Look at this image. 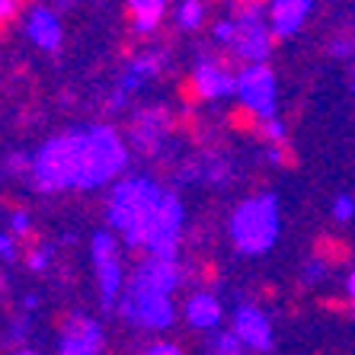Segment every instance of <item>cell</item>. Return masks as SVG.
Returning a JSON list of instances; mask_svg holds the SVG:
<instances>
[{"label": "cell", "instance_id": "obj_6", "mask_svg": "<svg viewBox=\"0 0 355 355\" xmlns=\"http://www.w3.org/2000/svg\"><path fill=\"white\" fill-rule=\"evenodd\" d=\"M55 330L64 339V352H96L99 349V330L96 323H90L87 317L61 311L55 317Z\"/></svg>", "mask_w": 355, "mask_h": 355}, {"label": "cell", "instance_id": "obj_9", "mask_svg": "<svg viewBox=\"0 0 355 355\" xmlns=\"http://www.w3.org/2000/svg\"><path fill=\"white\" fill-rule=\"evenodd\" d=\"M164 13H166V0H125L122 26L125 29L157 33V26H164Z\"/></svg>", "mask_w": 355, "mask_h": 355}, {"label": "cell", "instance_id": "obj_1", "mask_svg": "<svg viewBox=\"0 0 355 355\" xmlns=\"http://www.w3.org/2000/svg\"><path fill=\"white\" fill-rule=\"evenodd\" d=\"M122 164V148L106 132L96 138H58L35 160V180L42 189H58L74 182H99Z\"/></svg>", "mask_w": 355, "mask_h": 355}, {"label": "cell", "instance_id": "obj_12", "mask_svg": "<svg viewBox=\"0 0 355 355\" xmlns=\"http://www.w3.org/2000/svg\"><path fill=\"white\" fill-rule=\"evenodd\" d=\"M237 339L250 349H269V323L259 311H240L237 314V327H234Z\"/></svg>", "mask_w": 355, "mask_h": 355}, {"label": "cell", "instance_id": "obj_7", "mask_svg": "<svg viewBox=\"0 0 355 355\" xmlns=\"http://www.w3.org/2000/svg\"><path fill=\"white\" fill-rule=\"evenodd\" d=\"M166 135L189 141L192 148H208L211 144V125L205 122L202 109H166Z\"/></svg>", "mask_w": 355, "mask_h": 355}, {"label": "cell", "instance_id": "obj_11", "mask_svg": "<svg viewBox=\"0 0 355 355\" xmlns=\"http://www.w3.org/2000/svg\"><path fill=\"white\" fill-rule=\"evenodd\" d=\"M93 253H96V269H99V282H103V291L106 297H112L119 285V250H116V240L99 234L96 243H93Z\"/></svg>", "mask_w": 355, "mask_h": 355}, {"label": "cell", "instance_id": "obj_23", "mask_svg": "<svg viewBox=\"0 0 355 355\" xmlns=\"http://www.w3.org/2000/svg\"><path fill=\"white\" fill-rule=\"evenodd\" d=\"M349 291H352V295H355V272L349 275Z\"/></svg>", "mask_w": 355, "mask_h": 355}, {"label": "cell", "instance_id": "obj_21", "mask_svg": "<svg viewBox=\"0 0 355 355\" xmlns=\"http://www.w3.org/2000/svg\"><path fill=\"white\" fill-rule=\"evenodd\" d=\"M349 215H352V202H349V198H339L336 202V218L339 221H346Z\"/></svg>", "mask_w": 355, "mask_h": 355}, {"label": "cell", "instance_id": "obj_10", "mask_svg": "<svg viewBox=\"0 0 355 355\" xmlns=\"http://www.w3.org/2000/svg\"><path fill=\"white\" fill-rule=\"evenodd\" d=\"M272 80L275 77H272V71H269V64H266V61H257L247 74L240 77L237 90H240V96H247L250 103L269 109L272 106Z\"/></svg>", "mask_w": 355, "mask_h": 355}, {"label": "cell", "instance_id": "obj_19", "mask_svg": "<svg viewBox=\"0 0 355 355\" xmlns=\"http://www.w3.org/2000/svg\"><path fill=\"white\" fill-rule=\"evenodd\" d=\"M227 3H231L227 7L231 19H263L272 7V0H227Z\"/></svg>", "mask_w": 355, "mask_h": 355}, {"label": "cell", "instance_id": "obj_13", "mask_svg": "<svg viewBox=\"0 0 355 355\" xmlns=\"http://www.w3.org/2000/svg\"><path fill=\"white\" fill-rule=\"evenodd\" d=\"M26 33H29V39L45 51H55L61 42V26L49 10H35L33 17H29V23H26Z\"/></svg>", "mask_w": 355, "mask_h": 355}, {"label": "cell", "instance_id": "obj_18", "mask_svg": "<svg viewBox=\"0 0 355 355\" xmlns=\"http://www.w3.org/2000/svg\"><path fill=\"white\" fill-rule=\"evenodd\" d=\"M314 304H317V311L327 317H339V320L355 317V295L352 291H330V295L317 297Z\"/></svg>", "mask_w": 355, "mask_h": 355}, {"label": "cell", "instance_id": "obj_20", "mask_svg": "<svg viewBox=\"0 0 355 355\" xmlns=\"http://www.w3.org/2000/svg\"><path fill=\"white\" fill-rule=\"evenodd\" d=\"M208 19V7L202 0H186L180 7V26L182 29H202Z\"/></svg>", "mask_w": 355, "mask_h": 355}, {"label": "cell", "instance_id": "obj_5", "mask_svg": "<svg viewBox=\"0 0 355 355\" xmlns=\"http://www.w3.org/2000/svg\"><path fill=\"white\" fill-rule=\"evenodd\" d=\"M202 64H208L215 74H221L227 83H234V87H237L240 77H243L250 67L257 64V58H253L250 51H243L240 45H234V42L218 39V45H211V49L205 51V61H202Z\"/></svg>", "mask_w": 355, "mask_h": 355}, {"label": "cell", "instance_id": "obj_8", "mask_svg": "<svg viewBox=\"0 0 355 355\" xmlns=\"http://www.w3.org/2000/svg\"><path fill=\"white\" fill-rule=\"evenodd\" d=\"M173 99H176V106H182V109H205L208 103H215L218 96H215V90H211V80L205 77V71L196 67V71H186V74L176 77Z\"/></svg>", "mask_w": 355, "mask_h": 355}, {"label": "cell", "instance_id": "obj_14", "mask_svg": "<svg viewBox=\"0 0 355 355\" xmlns=\"http://www.w3.org/2000/svg\"><path fill=\"white\" fill-rule=\"evenodd\" d=\"M186 317H189L192 327L208 330V327H215V323L221 320V307H218V301L211 297V291H198V295L189 297V304H186Z\"/></svg>", "mask_w": 355, "mask_h": 355}, {"label": "cell", "instance_id": "obj_4", "mask_svg": "<svg viewBox=\"0 0 355 355\" xmlns=\"http://www.w3.org/2000/svg\"><path fill=\"white\" fill-rule=\"evenodd\" d=\"M311 259L320 269H352L355 266V243L339 231H320L311 240Z\"/></svg>", "mask_w": 355, "mask_h": 355}, {"label": "cell", "instance_id": "obj_22", "mask_svg": "<svg viewBox=\"0 0 355 355\" xmlns=\"http://www.w3.org/2000/svg\"><path fill=\"white\" fill-rule=\"evenodd\" d=\"M13 3H19V7H23V10H29V7H35L39 0H13Z\"/></svg>", "mask_w": 355, "mask_h": 355}, {"label": "cell", "instance_id": "obj_2", "mask_svg": "<svg viewBox=\"0 0 355 355\" xmlns=\"http://www.w3.org/2000/svg\"><path fill=\"white\" fill-rule=\"evenodd\" d=\"M279 231L272 198H253L234 215V240L243 253H263Z\"/></svg>", "mask_w": 355, "mask_h": 355}, {"label": "cell", "instance_id": "obj_3", "mask_svg": "<svg viewBox=\"0 0 355 355\" xmlns=\"http://www.w3.org/2000/svg\"><path fill=\"white\" fill-rule=\"evenodd\" d=\"M224 128H227L231 135H237V138L266 144V141L279 132L282 125L275 122L263 106L250 103L247 96H240V99H234V103H227V109H224Z\"/></svg>", "mask_w": 355, "mask_h": 355}, {"label": "cell", "instance_id": "obj_15", "mask_svg": "<svg viewBox=\"0 0 355 355\" xmlns=\"http://www.w3.org/2000/svg\"><path fill=\"white\" fill-rule=\"evenodd\" d=\"M307 13V0H272V7H269V23L282 33H291L301 26Z\"/></svg>", "mask_w": 355, "mask_h": 355}, {"label": "cell", "instance_id": "obj_24", "mask_svg": "<svg viewBox=\"0 0 355 355\" xmlns=\"http://www.w3.org/2000/svg\"><path fill=\"white\" fill-rule=\"evenodd\" d=\"M0 288H3V279H0Z\"/></svg>", "mask_w": 355, "mask_h": 355}, {"label": "cell", "instance_id": "obj_17", "mask_svg": "<svg viewBox=\"0 0 355 355\" xmlns=\"http://www.w3.org/2000/svg\"><path fill=\"white\" fill-rule=\"evenodd\" d=\"M189 282L198 291H211L221 285V266H218L215 257H196L189 263Z\"/></svg>", "mask_w": 355, "mask_h": 355}, {"label": "cell", "instance_id": "obj_16", "mask_svg": "<svg viewBox=\"0 0 355 355\" xmlns=\"http://www.w3.org/2000/svg\"><path fill=\"white\" fill-rule=\"evenodd\" d=\"M263 148L269 150V160H272L279 170H288V173H291V170H297V166H301V154H297L295 141H291L288 135L282 132V128H279V132H275L269 141H266Z\"/></svg>", "mask_w": 355, "mask_h": 355}]
</instances>
